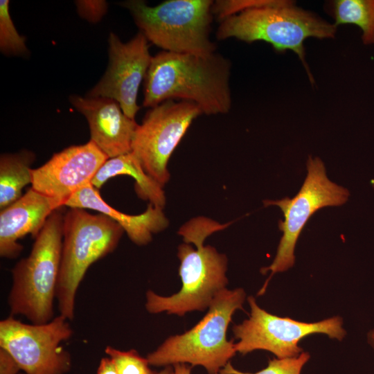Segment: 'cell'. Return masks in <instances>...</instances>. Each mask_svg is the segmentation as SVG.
<instances>
[{
  "label": "cell",
  "instance_id": "cell-2",
  "mask_svg": "<svg viewBox=\"0 0 374 374\" xmlns=\"http://www.w3.org/2000/svg\"><path fill=\"white\" fill-rule=\"evenodd\" d=\"M337 26L316 15L296 6L291 1L262 0L222 21L217 30L218 39L234 37L251 43L264 41L278 52L294 51L306 67L304 42L309 37L332 38Z\"/></svg>",
  "mask_w": 374,
  "mask_h": 374
},
{
  "label": "cell",
  "instance_id": "cell-14",
  "mask_svg": "<svg viewBox=\"0 0 374 374\" xmlns=\"http://www.w3.org/2000/svg\"><path fill=\"white\" fill-rule=\"evenodd\" d=\"M71 104L87 120L91 141L108 159L132 152L139 124L128 117L115 100L105 97H69Z\"/></svg>",
  "mask_w": 374,
  "mask_h": 374
},
{
  "label": "cell",
  "instance_id": "cell-29",
  "mask_svg": "<svg viewBox=\"0 0 374 374\" xmlns=\"http://www.w3.org/2000/svg\"><path fill=\"white\" fill-rule=\"evenodd\" d=\"M19 374H24V373H19ZM24 374H25V373H24Z\"/></svg>",
  "mask_w": 374,
  "mask_h": 374
},
{
  "label": "cell",
  "instance_id": "cell-24",
  "mask_svg": "<svg viewBox=\"0 0 374 374\" xmlns=\"http://www.w3.org/2000/svg\"><path fill=\"white\" fill-rule=\"evenodd\" d=\"M21 369L14 358L0 348V374H19Z\"/></svg>",
  "mask_w": 374,
  "mask_h": 374
},
{
  "label": "cell",
  "instance_id": "cell-6",
  "mask_svg": "<svg viewBox=\"0 0 374 374\" xmlns=\"http://www.w3.org/2000/svg\"><path fill=\"white\" fill-rule=\"evenodd\" d=\"M213 1L168 0L156 6L143 1L121 3L149 42L171 53L207 57L215 52L210 39Z\"/></svg>",
  "mask_w": 374,
  "mask_h": 374
},
{
  "label": "cell",
  "instance_id": "cell-26",
  "mask_svg": "<svg viewBox=\"0 0 374 374\" xmlns=\"http://www.w3.org/2000/svg\"><path fill=\"white\" fill-rule=\"evenodd\" d=\"M191 367L186 364L173 365V374H190Z\"/></svg>",
  "mask_w": 374,
  "mask_h": 374
},
{
  "label": "cell",
  "instance_id": "cell-28",
  "mask_svg": "<svg viewBox=\"0 0 374 374\" xmlns=\"http://www.w3.org/2000/svg\"><path fill=\"white\" fill-rule=\"evenodd\" d=\"M155 374H173V368L171 366H166L163 370Z\"/></svg>",
  "mask_w": 374,
  "mask_h": 374
},
{
  "label": "cell",
  "instance_id": "cell-17",
  "mask_svg": "<svg viewBox=\"0 0 374 374\" xmlns=\"http://www.w3.org/2000/svg\"><path fill=\"white\" fill-rule=\"evenodd\" d=\"M118 175L134 178V190L139 198L155 206L164 208L166 197L163 187L144 170L132 152L108 159L96 172L91 184L99 189L108 179Z\"/></svg>",
  "mask_w": 374,
  "mask_h": 374
},
{
  "label": "cell",
  "instance_id": "cell-8",
  "mask_svg": "<svg viewBox=\"0 0 374 374\" xmlns=\"http://www.w3.org/2000/svg\"><path fill=\"white\" fill-rule=\"evenodd\" d=\"M306 167L307 175L294 197L263 201L265 206H278L284 219L278 222L283 234L275 258L269 266L260 270L262 274L270 272L260 293L265 291L269 280L275 274L284 272L294 265L296 244L310 217L321 208L345 204L350 196L348 189L328 179L325 166L319 158L309 156Z\"/></svg>",
  "mask_w": 374,
  "mask_h": 374
},
{
  "label": "cell",
  "instance_id": "cell-5",
  "mask_svg": "<svg viewBox=\"0 0 374 374\" xmlns=\"http://www.w3.org/2000/svg\"><path fill=\"white\" fill-rule=\"evenodd\" d=\"M123 229L108 216L70 208L64 215L63 240L56 290L60 314L74 317L77 290L88 268L117 247Z\"/></svg>",
  "mask_w": 374,
  "mask_h": 374
},
{
  "label": "cell",
  "instance_id": "cell-25",
  "mask_svg": "<svg viewBox=\"0 0 374 374\" xmlns=\"http://www.w3.org/2000/svg\"><path fill=\"white\" fill-rule=\"evenodd\" d=\"M96 374H118L115 364L109 357L101 359Z\"/></svg>",
  "mask_w": 374,
  "mask_h": 374
},
{
  "label": "cell",
  "instance_id": "cell-12",
  "mask_svg": "<svg viewBox=\"0 0 374 374\" xmlns=\"http://www.w3.org/2000/svg\"><path fill=\"white\" fill-rule=\"evenodd\" d=\"M108 45L107 69L87 96L114 99L128 117L135 119L140 109L137 104L139 89L152 57L148 40L140 31L127 42L110 33Z\"/></svg>",
  "mask_w": 374,
  "mask_h": 374
},
{
  "label": "cell",
  "instance_id": "cell-19",
  "mask_svg": "<svg viewBox=\"0 0 374 374\" xmlns=\"http://www.w3.org/2000/svg\"><path fill=\"white\" fill-rule=\"evenodd\" d=\"M335 25L354 24L362 30L365 44H374V0H336L332 3Z\"/></svg>",
  "mask_w": 374,
  "mask_h": 374
},
{
  "label": "cell",
  "instance_id": "cell-7",
  "mask_svg": "<svg viewBox=\"0 0 374 374\" xmlns=\"http://www.w3.org/2000/svg\"><path fill=\"white\" fill-rule=\"evenodd\" d=\"M208 235L201 231H189L184 243L178 247L180 261V290L171 296L146 292L145 308L152 314L166 312L183 316L192 311L208 308L215 296L226 288L227 258L210 245H204Z\"/></svg>",
  "mask_w": 374,
  "mask_h": 374
},
{
  "label": "cell",
  "instance_id": "cell-4",
  "mask_svg": "<svg viewBox=\"0 0 374 374\" xmlns=\"http://www.w3.org/2000/svg\"><path fill=\"white\" fill-rule=\"evenodd\" d=\"M245 299L241 287L222 290L198 323L183 334L168 337L147 355L150 365L189 364L204 367L208 374H220L236 354L235 344L227 340L226 332L235 312L244 310Z\"/></svg>",
  "mask_w": 374,
  "mask_h": 374
},
{
  "label": "cell",
  "instance_id": "cell-16",
  "mask_svg": "<svg viewBox=\"0 0 374 374\" xmlns=\"http://www.w3.org/2000/svg\"><path fill=\"white\" fill-rule=\"evenodd\" d=\"M64 206L92 209L108 216L123 229L132 242L140 246L148 244L152 240V234L164 230L169 224L163 208L150 203L139 215H129L116 210L102 198L98 190L91 182L73 193Z\"/></svg>",
  "mask_w": 374,
  "mask_h": 374
},
{
  "label": "cell",
  "instance_id": "cell-13",
  "mask_svg": "<svg viewBox=\"0 0 374 374\" xmlns=\"http://www.w3.org/2000/svg\"><path fill=\"white\" fill-rule=\"evenodd\" d=\"M107 159L91 140L69 146L54 154L42 166L32 169L31 188L65 204L73 193L91 182Z\"/></svg>",
  "mask_w": 374,
  "mask_h": 374
},
{
  "label": "cell",
  "instance_id": "cell-15",
  "mask_svg": "<svg viewBox=\"0 0 374 374\" xmlns=\"http://www.w3.org/2000/svg\"><path fill=\"white\" fill-rule=\"evenodd\" d=\"M64 206L62 200L29 188L19 199L0 213V256H19L23 246L18 240L28 234L36 238L48 217Z\"/></svg>",
  "mask_w": 374,
  "mask_h": 374
},
{
  "label": "cell",
  "instance_id": "cell-22",
  "mask_svg": "<svg viewBox=\"0 0 374 374\" xmlns=\"http://www.w3.org/2000/svg\"><path fill=\"white\" fill-rule=\"evenodd\" d=\"M105 352L113 360L118 374H155L150 369L147 358L135 350L122 351L107 346Z\"/></svg>",
  "mask_w": 374,
  "mask_h": 374
},
{
  "label": "cell",
  "instance_id": "cell-11",
  "mask_svg": "<svg viewBox=\"0 0 374 374\" xmlns=\"http://www.w3.org/2000/svg\"><path fill=\"white\" fill-rule=\"evenodd\" d=\"M203 114L196 104L166 100L152 107L138 125L132 152L144 170L163 187L170 174L168 161L195 118Z\"/></svg>",
  "mask_w": 374,
  "mask_h": 374
},
{
  "label": "cell",
  "instance_id": "cell-9",
  "mask_svg": "<svg viewBox=\"0 0 374 374\" xmlns=\"http://www.w3.org/2000/svg\"><path fill=\"white\" fill-rule=\"evenodd\" d=\"M247 301L250 306L248 319L234 325L232 329L235 338L238 339L235 344L236 353L242 355L262 350L277 358L293 357L304 351L299 342L309 335L323 334L339 341L346 335L339 316L317 322H303L269 313L251 296Z\"/></svg>",
  "mask_w": 374,
  "mask_h": 374
},
{
  "label": "cell",
  "instance_id": "cell-20",
  "mask_svg": "<svg viewBox=\"0 0 374 374\" xmlns=\"http://www.w3.org/2000/svg\"><path fill=\"white\" fill-rule=\"evenodd\" d=\"M10 1H0V50L7 55H25L28 53L26 37L17 32L9 10Z\"/></svg>",
  "mask_w": 374,
  "mask_h": 374
},
{
  "label": "cell",
  "instance_id": "cell-21",
  "mask_svg": "<svg viewBox=\"0 0 374 374\" xmlns=\"http://www.w3.org/2000/svg\"><path fill=\"white\" fill-rule=\"evenodd\" d=\"M310 358L308 352H302L299 355L287 358L269 359L267 366L256 373H246L234 368L229 362L220 371V374H301L303 368Z\"/></svg>",
  "mask_w": 374,
  "mask_h": 374
},
{
  "label": "cell",
  "instance_id": "cell-10",
  "mask_svg": "<svg viewBox=\"0 0 374 374\" xmlns=\"http://www.w3.org/2000/svg\"><path fill=\"white\" fill-rule=\"evenodd\" d=\"M69 321L60 314L46 323L28 324L10 316L0 321V348L25 374H66L71 357L61 343L73 335Z\"/></svg>",
  "mask_w": 374,
  "mask_h": 374
},
{
  "label": "cell",
  "instance_id": "cell-3",
  "mask_svg": "<svg viewBox=\"0 0 374 374\" xmlns=\"http://www.w3.org/2000/svg\"><path fill=\"white\" fill-rule=\"evenodd\" d=\"M64 215L55 211L35 238L30 254L12 269L8 296L11 316L22 315L33 324H43L54 317L58 282Z\"/></svg>",
  "mask_w": 374,
  "mask_h": 374
},
{
  "label": "cell",
  "instance_id": "cell-18",
  "mask_svg": "<svg viewBox=\"0 0 374 374\" xmlns=\"http://www.w3.org/2000/svg\"><path fill=\"white\" fill-rule=\"evenodd\" d=\"M35 154L23 150L3 153L0 157V210L19 199L24 186L32 183V163Z\"/></svg>",
  "mask_w": 374,
  "mask_h": 374
},
{
  "label": "cell",
  "instance_id": "cell-1",
  "mask_svg": "<svg viewBox=\"0 0 374 374\" xmlns=\"http://www.w3.org/2000/svg\"><path fill=\"white\" fill-rule=\"evenodd\" d=\"M231 64L221 55L207 57L162 51L152 57L145 78L143 105L153 107L181 99L207 115L226 114L231 107Z\"/></svg>",
  "mask_w": 374,
  "mask_h": 374
},
{
  "label": "cell",
  "instance_id": "cell-27",
  "mask_svg": "<svg viewBox=\"0 0 374 374\" xmlns=\"http://www.w3.org/2000/svg\"><path fill=\"white\" fill-rule=\"evenodd\" d=\"M366 339L368 344L374 350V328L368 332Z\"/></svg>",
  "mask_w": 374,
  "mask_h": 374
},
{
  "label": "cell",
  "instance_id": "cell-23",
  "mask_svg": "<svg viewBox=\"0 0 374 374\" xmlns=\"http://www.w3.org/2000/svg\"><path fill=\"white\" fill-rule=\"evenodd\" d=\"M79 15L91 23H97L107 11V3L103 0L75 1Z\"/></svg>",
  "mask_w": 374,
  "mask_h": 374
}]
</instances>
